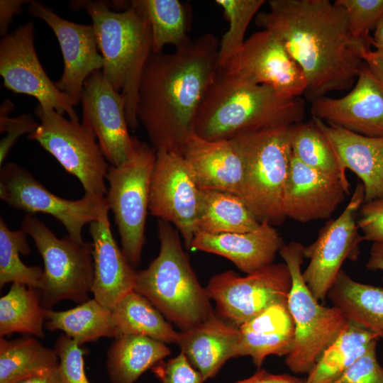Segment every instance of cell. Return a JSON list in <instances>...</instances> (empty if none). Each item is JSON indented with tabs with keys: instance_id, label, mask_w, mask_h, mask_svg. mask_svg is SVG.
I'll return each mask as SVG.
<instances>
[{
	"instance_id": "obj_1",
	"label": "cell",
	"mask_w": 383,
	"mask_h": 383,
	"mask_svg": "<svg viewBox=\"0 0 383 383\" xmlns=\"http://www.w3.org/2000/svg\"><path fill=\"white\" fill-rule=\"evenodd\" d=\"M255 16L257 26L272 32L300 67L307 100L353 86L371 44L350 33L345 9L329 0H270Z\"/></svg>"
},
{
	"instance_id": "obj_2",
	"label": "cell",
	"mask_w": 383,
	"mask_h": 383,
	"mask_svg": "<svg viewBox=\"0 0 383 383\" xmlns=\"http://www.w3.org/2000/svg\"><path fill=\"white\" fill-rule=\"evenodd\" d=\"M219 42L205 33L173 52H152L138 92L137 118L151 146L183 156L198 109L218 69Z\"/></svg>"
},
{
	"instance_id": "obj_3",
	"label": "cell",
	"mask_w": 383,
	"mask_h": 383,
	"mask_svg": "<svg viewBox=\"0 0 383 383\" xmlns=\"http://www.w3.org/2000/svg\"><path fill=\"white\" fill-rule=\"evenodd\" d=\"M304 101L285 97L241 75L217 70L198 109L194 133L209 140L301 122Z\"/></svg>"
},
{
	"instance_id": "obj_4",
	"label": "cell",
	"mask_w": 383,
	"mask_h": 383,
	"mask_svg": "<svg viewBox=\"0 0 383 383\" xmlns=\"http://www.w3.org/2000/svg\"><path fill=\"white\" fill-rule=\"evenodd\" d=\"M70 4L72 9H84L90 16L104 60L103 74L123 96L128 127L135 129L139 125L138 87L152 52L148 18L133 1L121 12L111 10L105 1H74Z\"/></svg>"
},
{
	"instance_id": "obj_5",
	"label": "cell",
	"mask_w": 383,
	"mask_h": 383,
	"mask_svg": "<svg viewBox=\"0 0 383 383\" xmlns=\"http://www.w3.org/2000/svg\"><path fill=\"white\" fill-rule=\"evenodd\" d=\"M157 234L159 254L146 269L136 272L133 290L185 331L214 314L210 299L184 251L179 231L159 219Z\"/></svg>"
},
{
	"instance_id": "obj_6",
	"label": "cell",
	"mask_w": 383,
	"mask_h": 383,
	"mask_svg": "<svg viewBox=\"0 0 383 383\" xmlns=\"http://www.w3.org/2000/svg\"><path fill=\"white\" fill-rule=\"evenodd\" d=\"M291 126L246 132L231 139L245 168L238 196L260 222L267 221L272 226L286 218L283 195L291 162Z\"/></svg>"
},
{
	"instance_id": "obj_7",
	"label": "cell",
	"mask_w": 383,
	"mask_h": 383,
	"mask_svg": "<svg viewBox=\"0 0 383 383\" xmlns=\"http://www.w3.org/2000/svg\"><path fill=\"white\" fill-rule=\"evenodd\" d=\"M304 248L292 241L284 243L279 251L292 276L287 308L294 322V340L285 362L294 374H308L348 323L338 308L321 305L308 288L301 272Z\"/></svg>"
},
{
	"instance_id": "obj_8",
	"label": "cell",
	"mask_w": 383,
	"mask_h": 383,
	"mask_svg": "<svg viewBox=\"0 0 383 383\" xmlns=\"http://www.w3.org/2000/svg\"><path fill=\"white\" fill-rule=\"evenodd\" d=\"M30 236L44 269L38 287L42 306L51 309L63 300H89L94 280L93 243H78L69 235L59 238L41 221L26 214L21 228Z\"/></svg>"
},
{
	"instance_id": "obj_9",
	"label": "cell",
	"mask_w": 383,
	"mask_h": 383,
	"mask_svg": "<svg viewBox=\"0 0 383 383\" xmlns=\"http://www.w3.org/2000/svg\"><path fill=\"white\" fill-rule=\"evenodd\" d=\"M157 152L135 138L131 156L119 166L109 167L105 196L114 215L122 250L132 265H137L145 242V231L149 210L150 185Z\"/></svg>"
},
{
	"instance_id": "obj_10",
	"label": "cell",
	"mask_w": 383,
	"mask_h": 383,
	"mask_svg": "<svg viewBox=\"0 0 383 383\" xmlns=\"http://www.w3.org/2000/svg\"><path fill=\"white\" fill-rule=\"evenodd\" d=\"M38 128L28 138L37 141L81 182L84 194L104 198L109 165L96 137L82 123L66 118L52 108L38 105Z\"/></svg>"
},
{
	"instance_id": "obj_11",
	"label": "cell",
	"mask_w": 383,
	"mask_h": 383,
	"mask_svg": "<svg viewBox=\"0 0 383 383\" xmlns=\"http://www.w3.org/2000/svg\"><path fill=\"white\" fill-rule=\"evenodd\" d=\"M292 276L285 262L272 263L241 277L232 270L213 276L205 290L220 318L239 328L269 307L287 304Z\"/></svg>"
},
{
	"instance_id": "obj_12",
	"label": "cell",
	"mask_w": 383,
	"mask_h": 383,
	"mask_svg": "<svg viewBox=\"0 0 383 383\" xmlns=\"http://www.w3.org/2000/svg\"><path fill=\"white\" fill-rule=\"evenodd\" d=\"M0 199L28 214L43 213L55 218L78 243H83L85 225L96 221L107 205L104 198L85 195L77 200L61 198L47 189L26 170L9 162L0 170Z\"/></svg>"
},
{
	"instance_id": "obj_13",
	"label": "cell",
	"mask_w": 383,
	"mask_h": 383,
	"mask_svg": "<svg viewBox=\"0 0 383 383\" xmlns=\"http://www.w3.org/2000/svg\"><path fill=\"white\" fill-rule=\"evenodd\" d=\"M364 202V187L359 182L341 214L328 221L316 240L304 248V255L309 262L302 276L318 301L327 296L345 260L358 257L359 245L364 239L359 233L355 218Z\"/></svg>"
},
{
	"instance_id": "obj_14",
	"label": "cell",
	"mask_w": 383,
	"mask_h": 383,
	"mask_svg": "<svg viewBox=\"0 0 383 383\" xmlns=\"http://www.w3.org/2000/svg\"><path fill=\"white\" fill-rule=\"evenodd\" d=\"M0 74L4 86L16 94L35 98L39 105L52 108L78 121L72 99L50 80L34 46V23L30 21L2 37L0 41Z\"/></svg>"
},
{
	"instance_id": "obj_15",
	"label": "cell",
	"mask_w": 383,
	"mask_h": 383,
	"mask_svg": "<svg viewBox=\"0 0 383 383\" xmlns=\"http://www.w3.org/2000/svg\"><path fill=\"white\" fill-rule=\"evenodd\" d=\"M151 177L150 213L170 224L181 233L187 249L197 231L200 188L183 156L158 151Z\"/></svg>"
},
{
	"instance_id": "obj_16",
	"label": "cell",
	"mask_w": 383,
	"mask_h": 383,
	"mask_svg": "<svg viewBox=\"0 0 383 383\" xmlns=\"http://www.w3.org/2000/svg\"><path fill=\"white\" fill-rule=\"evenodd\" d=\"M80 102L82 122L97 139L106 160L119 166L132 155L135 137L128 132L125 100L103 74L92 72L84 84Z\"/></svg>"
},
{
	"instance_id": "obj_17",
	"label": "cell",
	"mask_w": 383,
	"mask_h": 383,
	"mask_svg": "<svg viewBox=\"0 0 383 383\" xmlns=\"http://www.w3.org/2000/svg\"><path fill=\"white\" fill-rule=\"evenodd\" d=\"M223 70L237 73L266 85L285 97L304 94L306 82L302 70L280 40L263 29L246 39L236 56Z\"/></svg>"
},
{
	"instance_id": "obj_18",
	"label": "cell",
	"mask_w": 383,
	"mask_h": 383,
	"mask_svg": "<svg viewBox=\"0 0 383 383\" xmlns=\"http://www.w3.org/2000/svg\"><path fill=\"white\" fill-rule=\"evenodd\" d=\"M28 11L32 16L45 22L55 33L64 62L62 74L55 83L77 106L88 77L104 67L93 26L67 21L38 1H30Z\"/></svg>"
},
{
	"instance_id": "obj_19",
	"label": "cell",
	"mask_w": 383,
	"mask_h": 383,
	"mask_svg": "<svg viewBox=\"0 0 383 383\" xmlns=\"http://www.w3.org/2000/svg\"><path fill=\"white\" fill-rule=\"evenodd\" d=\"M313 117L358 134L383 137V86L365 64L346 95L311 101Z\"/></svg>"
},
{
	"instance_id": "obj_20",
	"label": "cell",
	"mask_w": 383,
	"mask_h": 383,
	"mask_svg": "<svg viewBox=\"0 0 383 383\" xmlns=\"http://www.w3.org/2000/svg\"><path fill=\"white\" fill-rule=\"evenodd\" d=\"M349 188L340 178L307 167L292 152L283 195L285 216L301 223L329 218Z\"/></svg>"
},
{
	"instance_id": "obj_21",
	"label": "cell",
	"mask_w": 383,
	"mask_h": 383,
	"mask_svg": "<svg viewBox=\"0 0 383 383\" xmlns=\"http://www.w3.org/2000/svg\"><path fill=\"white\" fill-rule=\"evenodd\" d=\"M109 206H105L99 218L89 224L93 243L94 298L112 309L129 292L133 290L136 272L120 249L112 234Z\"/></svg>"
},
{
	"instance_id": "obj_22",
	"label": "cell",
	"mask_w": 383,
	"mask_h": 383,
	"mask_svg": "<svg viewBox=\"0 0 383 383\" xmlns=\"http://www.w3.org/2000/svg\"><path fill=\"white\" fill-rule=\"evenodd\" d=\"M183 157L200 189L240 194L245 168L232 140H209L193 133L187 143Z\"/></svg>"
},
{
	"instance_id": "obj_23",
	"label": "cell",
	"mask_w": 383,
	"mask_h": 383,
	"mask_svg": "<svg viewBox=\"0 0 383 383\" xmlns=\"http://www.w3.org/2000/svg\"><path fill=\"white\" fill-rule=\"evenodd\" d=\"M326 136L340 170L353 172L361 179L365 202L383 197V137H370L313 117ZM346 175V174H345Z\"/></svg>"
},
{
	"instance_id": "obj_24",
	"label": "cell",
	"mask_w": 383,
	"mask_h": 383,
	"mask_svg": "<svg viewBox=\"0 0 383 383\" xmlns=\"http://www.w3.org/2000/svg\"><path fill=\"white\" fill-rule=\"evenodd\" d=\"M283 244L273 226L263 221L257 229L246 233L213 235L197 231L190 249L226 257L248 274L273 263Z\"/></svg>"
},
{
	"instance_id": "obj_25",
	"label": "cell",
	"mask_w": 383,
	"mask_h": 383,
	"mask_svg": "<svg viewBox=\"0 0 383 383\" xmlns=\"http://www.w3.org/2000/svg\"><path fill=\"white\" fill-rule=\"evenodd\" d=\"M239 329L213 314L179 333L177 343L204 381L213 377L231 358L238 357Z\"/></svg>"
},
{
	"instance_id": "obj_26",
	"label": "cell",
	"mask_w": 383,
	"mask_h": 383,
	"mask_svg": "<svg viewBox=\"0 0 383 383\" xmlns=\"http://www.w3.org/2000/svg\"><path fill=\"white\" fill-rule=\"evenodd\" d=\"M237 356H249L260 367L269 355L287 356L292 350L294 326L287 304L273 305L239 328Z\"/></svg>"
},
{
	"instance_id": "obj_27",
	"label": "cell",
	"mask_w": 383,
	"mask_h": 383,
	"mask_svg": "<svg viewBox=\"0 0 383 383\" xmlns=\"http://www.w3.org/2000/svg\"><path fill=\"white\" fill-rule=\"evenodd\" d=\"M326 297L348 321L383 339V288L357 282L341 270Z\"/></svg>"
},
{
	"instance_id": "obj_28",
	"label": "cell",
	"mask_w": 383,
	"mask_h": 383,
	"mask_svg": "<svg viewBox=\"0 0 383 383\" xmlns=\"http://www.w3.org/2000/svg\"><path fill=\"white\" fill-rule=\"evenodd\" d=\"M170 355V349L161 341L142 335H121L109 348L106 366L113 383H135Z\"/></svg>"
},
{
	"instance_id": "obj_29",
	"label": "cell",
	"mask_w": 383,
	"mask_h": 383,
	"mask_svg": "<svg viewBox=\"0 0 383 383\" xmlns=\"http://www.w3.org/2000/svg\"><path fill=\"white\" fill-rule=\"evenodd\" d=\"M260 224L238 196L200 189L197 231L213 235L246 233L257 229Z\"/></svg>"
},
{
	"instance_id": "obj_30",
	"label": "cell",
	"mask_w": 383,
	"mask_h": 383,
	"mask_svg": "<svg viewBox=\"0 0 383 383\" xmlns=\"http://www.w3.org/2000/svg\"><path fill=\"white\" fill-rule=\"evenodd\" d=\"M377 335L348 321L336 339L323 352L305 380L300 383H332L371 347Z\"/></svg>"
},
{
	"instance_id": "obj_31",
	"label": "cell",
	"mask_w": 383,
	"mask_h": 383,
	"mask_svg": "<svg viewBox=\"0 0 383 383\" xmlns=\"http://www.w3.org/2000/svg\"><path fill=\"white\" fill-rule=\"evenodd\" d=\"M45 328L63 331L79 346L101 338H116L111 310L94 298L69 310L45 309Z\"/></svg>"
},
{
	"instance_id": "obj_32",
	"label": "cell",
	"mask_w": 383,
	"mask_h": 383,
	"mask_svg": "<svg viewBox=\"0 0 383 383\" xmlns=\"http://www.w3.org/2000/svg\"><path fill=\"white\" fill-rule=\"evenodd\" d=\"M55 349L44 346L36 338L23 336L0 339V383H17L24 379L58 369Z\"/></svg>"
},
{
	"instance_id": "obj_33",
	"label": "cell",
	"mask_w": 383,
	"mask_h": 383,
	"mask_svg": "<svg viewBox=\"0 0 383 383\" xmlns=\"http://www.w3.org/2000/svg\"><path fill=\"white\" fill-rule=\"evenodd\" d=\"M111 313L116 338L142 335L165 343L177 342L179 332L145 297L134 290L125 295Z\"/></svg>"
},
{
	"instance_id": "obj_34",
	"label": "cell",
	"mask_w": 383,
	"mask_h": 383,
	"mask_svg": "<svg viewBox=\"0 0 383 383\" xmlns=\"http://www.w3.org/2000/svg\"><path fill=\"white\" fill-rule=\"evenodd\" d=\"M45 309L36 289L13 283L0 299V336L13 333L43 338Z\"/></svg>"
},
{
	"instance_id": "obj_35",
	"label": "cell",
	"mask_w": 383,
	"mask_h": 383,
	"mask_svg": "<svg viewBox=\"0 0 383 383\" xmlns=\"http://www.w3.org/2000/svg\"><path fill=\"white\" fill-rule=\"evenodd\" d=\"M133 3L148 18L152 36V52H162L172 45L178 48L191 39L187 35L189 19L184 5L178 0H135Z\"/></svg>"
},
{
	"instance_id": "obj_36",
	"label": "cell",
	"mask_w": 383,
	"mask_h": 383,
	"mask_svg": "<svg viewBox=\"0 0 383 383\" xmlns=\"http://www.w3.org/2000/svg\"><path fill=\"white\" fill-rule=\"evenodd\" d=\"M289 143L294 156L307 167L340 178L350 186L340 170L335 153L314 120L294 124L289 129Z\"/></svg>"
},
{
	"instance_id": "obj_37",
	"label": "cell",
	"mask_w": 383,
	"mask_h": 383,
	"mask_svg": "<svg viewBox=\"0 0 383 383\" xmlns=\"http://www.w3.org/2000/svg\"><path fill=\"white\" fill-rule=\"evenodd\" d=\"M27 234L22 230H11L0 219V288L9 283H18L37 289L43 270L38 266H27L20 255L30 253Z\"/></svg>"
},
{
	"instance_id": "obj_38",
	"label": "cell",
	"mask_w": 383,
	"mask_h": 383,
	"mask_svg": "<svg viewBox=\"0 0 383 383\" xmlns=\"http://www.w3.org/2000/svg\"><path fill=\"white\" fill-rule=\"evenodd\" d=\"M229 22L228 29L219 43L218 69H225L245 42L246 30L263 5V0H217Z\"/></svg>"
},
{
	"instance_id": "obj_39",
	"label": "cell",
	"mask_w": 383,
	"mask_h": 383,
	"mask_svg": "<svg viewBox=\"0 0 383 383\" xmlns=\"http://www.w3.org/2000/svg\"><path fill=\"white\" fill-rule=\"evenodd\" d=\"M346 11L352 35L371 44L370 32L383 15V0H337Z\"/></svg>"
},
{
	"instance_id": "obj_40",
	"label": "cell",
	"mask_w": 383,
	"mask_h": 383,
	"mask_svg": "<svg viewBox=\"0 0 383 383\" xmlns=\"http://www.w3.org/2000/svg\"><path fill=\"white\" fill-rule=\"evenodd\" d=\"M54 349L59 358L62 383H90L84 372V351L74 340L62 334Z\"/></svg>"
},
{
	"instance_id": "obj_41",
	"label": "cell",
	"mask_w": 383,
	"mask_h": 383,
	"mask_svg": "<svg viewBox=\"0 0 383 383\" xmlns=\"http://www.w3.org/2000/svg\"><path fill=\"white\" fill-rule=\"evenodd\" d=\"M371 347L332 383H383V367Z\"/></svg>"
},
{
	"instance_id": "obj_42",
	"label": "cell",
	"mask_w": 383,
	"mask_h": 383,
	"mask_svg": "<svg viewBox=\"0 0 383 383\" xmlns=\"http://www.w3.org/2000/svg\"><path fill=\"white\" fill-rule=\"evenodd\" d=\"M160 383H204L201 373L195 369L185 355L180 353L167 362H160L153 368Z\"/></svg>"
},
{
	"instance_id": "obj_43",
	"label": "cell",
	"mask_w": 383,
	"mask_h": 383,
	"mask_svg": "<svg viewBox=\"0 0 383 383\" xmlns=\"http://www.w3.org/2000/svg\"><path fill=\"white\" fill-rule=\"evenodd\" d=\"M357 225L364 240L383 243V197L364 202L359 210Z\"/></svg>"
},
{
	"instance_id": "obj_44",
	"label": "cell",
	"mask_w": 383,
	"mask_h": 383,
	"mask_svg": "<svg viewBox=\"0 0 383 383\" xmlns=\"http://www.w3.org/2000/svg\"><path fill=\"white\" fill-rule=\"evenodd\" d=\"M38 123L29 113H23L16 117H10L0 125V133L6 132L0 142V165L1 167L10 149L18 138L24 134L33 133L38 127Z\"/></svg>"
},
{
	"instance_id": "obj_45",
	"label": "cell",
	"mask_w": 383,
	"mask_h": 383,
	"mask_svg": "<svg viewBox=\"0 0 383 383\" xmlns=\"http://www.w3.org/2000/svg\"><path fill=\"white\" fill-rule=\"evenodd\" d=\"M30 1L1 0L0 1V34L3 37L9 32V27L14 16L20 14L22 6Z\"/></svg>"
},
{
	"instance_id": "obj_46",
	"label": "cell",
	"mask_w": 383,
	"mask_h": 383,
	"mask_svg": "<svg viewBox=\"0 0 383 383\" xmlns=\"http://www.w3.org/2000/svg\"><path fill=\"white\" fill-rule=\"evenodd\" d=\"M301 379L287 374H272L265 370H260L248 378L233 383H300Z\"/></svg>"
},
{
	"instance_id": "obj_47",
	"label": "cell",
	"mask_w": 383,
	"mask_h": 383,
	"mask_svg": "<svg viewBox=\"0 0 383 383\" xmlns=\"http://www.w3.org/2000/svg\"><path fill=\"white\" fill-rule=\"evenodd\" d=\"M362 59L373 76L383 86V48L367 49L362 53Z\"/></svg>"
},
{
	"instance_id": "obj_48",
	"label": "cell",
	"mask_w": 383,
	"mask_h": 383,
	"mask_svg": "<svg viewBox=\"0 0 383 383\" xmlns=\"http://www.w3.org/2000/svg\"><path fill=\"white\" fill-rule=\"evenodd\" d=\"M366 267L372 271L383 272V243H372Z\"/></svg>"
},
{
	"instance_id": "obj_49",
	"label": "cell",
	"mask_w": 383,
	"mask_h": 383,
	"mask_svg": "<svg viewBox=\"0 0 383 383\" xmlns=\"http://www.w3.org/2000/svg\"><path fill=\"white\" fill-rule=\"evenodd\" d=\"M17 383H62L59 367L48 373L30 377Z\"/></svg>"
},
{
	"instance_id": "obj_50",
	"label": "cell",
	"mask_w": 383,
	"mask_h": 383,
	"mask_svg": "<svg viewBox=\"0 0 383 383\" xmlns=\"http://www.w3.org/2000/svg\"><path fill=\"white\" fill-rule=\"evenodd\" d=\"M371 45L375 49L383 48V15L374 30L373 35L371 36Z\"/></svg>"
},
{
	"instance_id": "obj_51",
	"label": "cell",
	"mask_w": 383,
	"mask_h": 383,
	"mask_svg": "<svg viewBox=\"0 0 383 383\" xmlns=\"http://www.w3.org/2000/svg\"><path fill=\"white\" fill-rule=\"evenodd\" d=\"M14 109V104L10 99H5L0 106V125L4 123Z\"/></svg>"
}]
</instances>
